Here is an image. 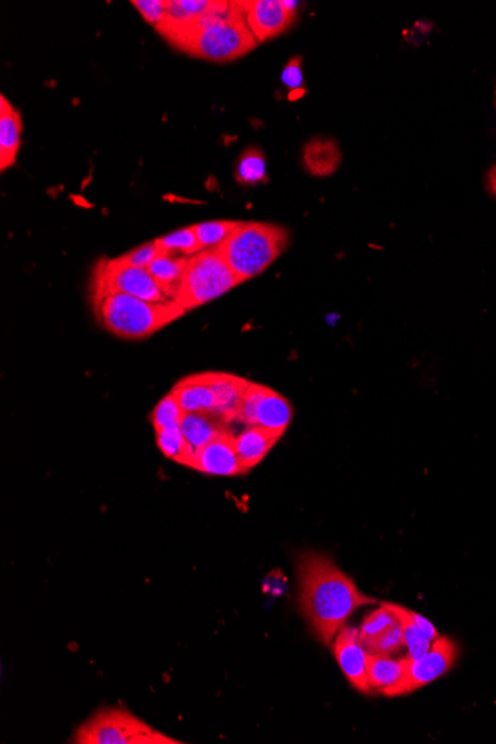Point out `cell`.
I'll list each match as a JSON object with an SVG mask.
<instances>
[{"instance_id": "obj_13", "label": "cell", "mask_w": 496, "mask_h": 744, "mask_svg": "<svg viewBox=\"0 0 496 744\" xmlns=\"http://www.w3.org/2000/svg\"><path fill=\"white\" fill-rule=\"evenodd\" d=\"M207 378L214 398H216L214 415L219 416L228 424L237 421L238 410H240L241 401L250 382L240 376L222 372H207Z\"/></svg>"}, {"instance_id": "obj_12", "label": "cell", "mask_w": 496, "mask_h": 744, "mask_svg": "<svg viewBox=\"0 0 496 744\" xmlns=\"http://www.w3.org/2000/svg\"><path fill=\"white\" fill-rule=\"evenodd\" d=\"M296 12L287 9L284 0H247L246 18L251 33L259 42L269 41L286 32L293 21Z\"/></svg>"}, {"instance_id": "obj_31", "label": "cell", "mask_w": 496, "mask_h": 744, "mask_svg": "<svg viewBox=\"0 0 496 744\" xmlns=\"http://www.w3.org/2000/svg\"><path fill=\"white\" fill-rule=\"evenodd\" d=\"M161 253L159 247L156 246L155 241H149V243L142 244V246L133 248L128 253L122 254L121 257L124 262L130 263L133 266H140V268H149L150 263L156 259V256Z\"/></svg>"}, {"instance_id": "obj_19", "label": "cell", "mask_w": 496, "mask_h": 744, "mask_svg": "<svg viewBox=\"0 0 496 744\" xmlns=\"http://www.w3.org/2000/svg\"><path fill=\"white\" fill-rule=\"evenodd\" d=\"M189 256L161 251L149 265V272L155 278L156 283L164 289V292L173 300L174 292L179 287L183 272L186 269Z\"/></svg>"}, {"instance_id": "obj_33", "label": "cell", "mask_w": 496, "mask_h": 744, "mask_svg": "<svg viewBox=\"0 0 496 744\" xmlns=\"http://www.w3.org/2000/svg\"><path fill=\"white\" fill-rule=\"evenodd\" d=\"M485 183L489 194L496 198V164L492 165V167L489 168L488 173H486Z\"/></svg>"}, {"instance_id": "obj_34", "label": "cell", "mask_w": 496, "mask_h": 744, "mask_svg": "<svg viewBox=\"0 0 496 744\" xmlns=\"http://www.w3.org/2000/svg\"><path fill=\"white\" fill-rule=\"evenodd\" d=\"M495 109H496V87H495Z\"/></svg>"}, {"instance_id": "obj_1", "label": "cell", "mask_w": 496, "mask_h": 744, "mask_svg": "<svg viewBox=\"0 0 496 744\" xmlns=\"http://www.w3.org/2000/svg\"><path fill=\"white\" fill-rule=\"evenodd\" d=\"M298 578L300 611L315 638L329 648L358 608L376 603L323 554L303 553Z\"/></svg>"}, {"instance_id": "obj_29", "label": "cell", "mask_w": 496, "mask_h": 744, "mask_svg": "<svg viewBox=\"0 0 496 744\" xmlns=\"http://www.w3.org/2000/svg\"><path fill=\"white\" fill-rule=\"evenodd\" d=\"M131 3L155 27L161 26L167 18V0H133Z\"/></svg>"}, {"instance_id": "obj_10", "label": "cell", "mask_w": 496, "mask_h": 744, "mask_svg": "<svg viewBox=\"0 0 496 744\" xmlns=\"http://www.w3.org/2000/svg\"><path fill=\"white\" fill-rule=\"evenodd\" d=\"M333 654L339 667L344 672L345 678L349 684L363 694L372 693V687L369 684L367 676V661H369V652L360 639V633L354 627L345 626L341 632L336 635L332 645Z\"/></svg>"}, {"instance_id": "obj_14", "label": "cell", "mask_w": 496, "mask_h": 744, "mask_svg": "<svg viewBox=\"0 0 496 744\" xmlns=\"http://www.w3.org/2000/svg\"><path fill=\"white\" fill-rule=\"evenodd\" d=\"M171 394L186 413H214L216 398L208 384L207 372L186 376L174 385Z\"/></svg>"}, {"instance_id": "obj_11", "label": "cell", "mask_w": 496, "mask_h": 744, "mask_svg": "<svg viewBox=\"0 0 496 744\" xmlns=\"http://www.w3.org/2000/svg\"><path fill=\"white\" fill-rule=\"evenodd\" d=\"M234 440L235 436L231 430H226L195 453L189 468L208 476L235 477L246 474L238 458Z\"/></svg>"}, {"instance_id": "obj_6", "label": "cell", "mask_w": 496, "mask_h": 744, "mask_svg": "<svg viewBox=\"0 0 496 744\" xmlns=\"http://www.w3.org/2000/svg\"><path fill=\"white\" fill-rule=\"evenodd\" d=\"M76 744H180L124 707H104L76 730Z\"/></svg>"}, {"instance_id": "obj_18", "label": "cell", "mask_w": 496, "mask_h": 744, "mask_svg": "<svg viewBox=\"0 0 496 744\" xmlns=\"http://www.w3.org/2000/svg\"><path fill=\"white\" fill-rule=\"evenodd\" d=\"M302 159L309 173L326 177L338 171L342 162V152L336 140L317 137L306 143Z\"/></svg>"}, {"instance_id": "obj_20", "label": "cell", "mask_w": 496, "mask_h": 744, "mask_svg": "<svg viewBox=\"0 0 496 744\" xmlns=\"http://www.w3.org/2000/svg\"><path fill=\"white\" fill-rule=\"evenodd\" d=\"M406 672V660H394L390 655L370 654L367 676L372 690L384 691L394 687Z\"/></svg>"}, {"instance_id": "obj_2", "label": "cell", "mask_w": 496, "mask_h": 744, "mask_svg": "<svg viewBox=\"0 0 496 744\" xmlns=\"http://www.w3.org/2000/svg\"><path fill=\"white\" fill-rule=\"evenodd\" d=\"M158 32L177 50L213 63H229L257 47L246 18V2H223L219 9L185 24H162Z\"/></svg>"}, {"instance_id": "obj_32", "label": "cell", "mask_w": 496, "mask_h": 744, "mask_svg": "<svg viewBox=\"0 0 496 744\" xmlns=\"http://www.w3.org/2000/svg\"><path fill=\"white\" fill-rule=\"evenodd\" d=\"M410 615H412L413 621L418 624L419 629L424 632V635L427 636V638L430 639L431 642L437 641V639L440 638L439 630H437L436 627L433 626V623H431L430 620L422 617V615L418 614V612L410 611Z\"/></svg>"}, {"instance_id": "obj_7", "label": "cell", "mask_w": 496, "mask_h": 744, "mask_svg": "<svg viewBox=\"0 0 496 744\" xmlns=\"http://www.w3.org/2000/svg\"><path fill=\"white\" fill-rule=\"evenodd\" d=\"M122 293L149 302H168L170 296L156 283L148 268L124 262L121 257L100 259L91 280V295Z\"/></svg>"}, {"instance_id": "obj_28", "label": "cell", "mask_w": 496, "mask_h": 744, "mask_svg": "<svg viewBox=\"0 0 496 744\" xmlns=\"http://www.w3.org/2000/svg\"><path fill=\"white\" fill-rule=\"evenodd\" d=\"M364 646H366V649L370 654L390 655L391 657V655L396 654V652L400 651L404 646L401 624L398 623L397 620V623L394 624L391 629H388L387 632L382 633L379 638L373 639L372 642H369V644Z\"/></svg>"}, {"instance_id": "obj_23", "label": "cell", "mask_w": 496, "mask_h": 744, "mask_svg": "<svg viewBox=\"0 0 496 744\" xmlns=\"http://www.w3.org/2000/svg\"><path fill=\"white\" fill-rule=\"evenodd\" d=\"M156 443H158L159 450L164 453V456L189 468L194 453L186 443L185 436H183L180 428L156 431Z\"/></svg>"}, {"instance_id": "obj_17", "label": "cell", "mask_w": 496, "mask_h": 744, "mask_svg": "<svg viewBox=\"0 0 496 744\" xmlns=\"http://www.w3.org/2000/svg\"><path fill=\"white\" fill-rule=\"evenodd\" d=\"M180 430L195 455L202 447L225 433L228 430V422L214 413H185Z\"/></svg>"}, {"instance_id": "obj_25", "label": "cell", "mask_w": 496, "mask_h": 744, "mask_svg": "<svg viewBox=\"0 0 496 744\" xmlns=\"http://www.w3.org/2000/svg\"><path fill=\"white\" fill-rule=\"evenodd\" d=\"M155 243L159 247V250L180 254V256H192V254L201 251L194 226L164 235V237L155 240Z\"/></svg>"}, {"instance_id": "obj_16", "label": "cell", "mask_w": 496, "mask_h": 744, "mask_svg": "<svg viewBox=\"0 0 496 744\" xmlns=\"http://www.w3.org/2000/svg\"><path fill=\"white\" fill-rule=\"evenodd\" d=\"M280 439L278 434L260 427H247L235 436V449L246 473L257 467Z\"/></svg>"}, {"instance_id": "obj_24", "label": "cell", "mask_w": 496, "mask_h": 744, "mask_svg": "<svg viewBox=\"0 0 496 744\" xmlns=\"http://www.w3.org/2000/svg\"><path fill=\"white\" fill-rule=\"evenodd\" d=\"M240 222L237 220H211L194 225L197 232L198 243L201 250L223 246L231 237L232 232L238 228Z\"/></svg>"}, {"instance_id": "obj_26", "label": "cell", "mask_w": 496, "mask_h": 744, "mask_svg": "<svg viewBox=\"0 0 496 744\" xmlns=\"http://www.w3.org/2000/svg\"><path fill=\"white\" fill-rule=\"evenodd\" d=\"M185 413L179 401L170 393L156 404L150 419H152L155 431L171 430V428H180Z\"/></svg>"}, {"instance_id": "obj_30", "label": "cell", "mask_w": 496, "mask_h": 744, "mask_svg": "<svg viewBox=\"0 0 496 744\" xmlns=\"http://www.w3.org/2000/svg\"><path fill=\"white\" fill-rule=\"evenodd\" d=\"M281 82L286 85L287 90L290 91V99H295L296 91L305 94L303 90V72H302V58L293 57L289 63L284 67L283 73H281Z\"/></svg>"}, {"instance_id": "obj_5", "label": "cell", "mask_w": 496, "mask_h": 744, "mask_svg": "<svg viewBox=\"0 0 496 744\" xmlns=\"http://www.w3.org/2000/svg\"><path fill=\"white\" fill-rule=\"evenodd\" d=\"M240 284L243 280L232 271L220 248H207L188 257L173 300L189 312L222 298Z\"/></svg>"}, {"instance_id": "obj_22", "label": "cell", "mask_w": 496, "mask_h": 744, "mask_svg": "<svg viewBox=\"0 0 496 744\" xmlns=\"http://www.w3.org/2000/svg\"><path fill=\"white\" fill-rule=\"evenodd\" d=\"M235 179L241 185H257V183L268 180V176H266V158L262 150L257 148L244 150L243 155L238 159Z\"/></svg>"}, {"instance_id": "obj_9", "label": "cell", "mask_w": 496, "mask_h": 744, "mask_svg": "<svg viewBox=\"0 0 496 744\" xmlns=\"http://www.w3.org/2000/svg\"><path fill=\"white\" fill-rule=\"evenodd\" d=\"M293 406L283 394L265 387V385H248L237 421L247 427H260L283 437L292 424Z\"/></svg>"}, {"instance_id": "obj_27", "label": "cell", "mask_w": 496, "mask_h": 744, "mask_svg": "<svg viewBox=\"0 0 496 744\" xmlns=\"http://www.w3.org/2000/svg\"><path fill=\"white\" fill-rule=\"evenodd\" d=\"M396 623L397 618L394 617V614H391L384 605H381V608L376 609L364 618L363 624L358 630L361 642H363V645L369 644L373 639L379 638L382 633L391 629Z\"/></svg>"}, {"instance_id": "obj_4", "label": "cell", "mask_w": 496, "mask_h": 744, "mask_svg": "<svg viewBox=\"0 0 496 744\" xmlns=\"http://www.w3.org/2000/svg\"><path fill=\"white\" fill-rule=\"evenodd\" d=\"M289 232L262 222H240L220 246L223 257L243 283L262 274L289 246Z\"/></svg>"}, {"instance_id": "obj_15", "label": "cell", "mask_w": 496, "mask_h": 744, "mask_svg": "<svg viewBox=\"0 0 496 744\" xmlns=\"http://www.w3.org/2000/svg\"><path fill=\"white\" fill-rule=\"evenodd\" d=\"M21 115L5 96H0V170L12 167L21 148Z\"/></svg>"}, {"instance_id": "obj_21", "label": "cell", "mask_w": 496, "mask_h": 744, "mask_svg": "<svg viewBox=\"0 0 496 744\" xmlns=\"http://www.w3.org/2000/svg\"><path fill=\"white\" fill-rule=\"evenodd\" d=\"M394 617L397 618L398 623L401 624V630H403L404 646L407 648V658L422 657L427 654L431 649L433 642L424 635L418 624L413 621L412 615H410L409 609L403 608V606L396 605V603H382Z\"/></svg>"}, {"instance_id": "obj_3", "label": "cell", "mask_w": 496, "mask_h": 744, "mask_svg": "<svg viewBox=\"0 0 496 744\" xmlns=\"http://www.w3.org/2000/svg\"><path fill=\"white\" fill-rule=\"evenodd\" d=\"M91 300L97 321L107 332L134 341L149 338L188 314L174 300L149 302L122 293L91 295Z\"/></svg>"}, {"instance_id": "obj_8", "label": "cell", "mask_w": 496, "mask_h": 744, "mask_svg": "<svg viewBox=\"0 0 496 744\" xmlns=\"http://www.w3.org/2000/svg\"><path fill=\"white\" fill-rule=\"evenodd\" d=\"M458 658V646L450 638L440 636L433 642L430 651L422 657L406 660V672L394 687L382 691L385 697H398L427 687L431 682L445 676Z\"/></svg>"}]
</instances>
